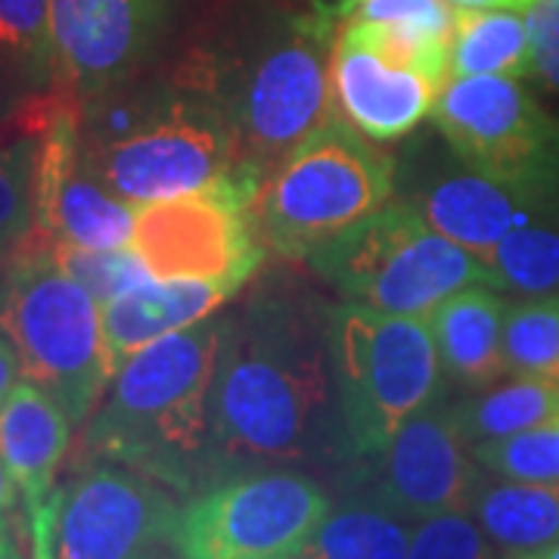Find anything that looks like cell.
I'll return each mask as SVG.
<instances>
[{
  "instance_id": "cell-15",
  "label": "cell",
  "mask_w": 559,
  "mask_h": 559,
  "mask_svg": "<svg viewBox=\"0 0 559 559\" xmlns=\"http://www.w3.org/2000/svg\"><path fill=\"white\" fill-rule=\"evenodd\" d=\"M444 81L389 62L348 25L333 47V97L336 112L364 138L399 140L432 116Z\"/></svg>"
},
{
  "instance_id": "cell-17",
  "label": "cell",
  "mask_w": 559,
  "mask_h": 559,
  "mask_svg": "<svg viewBox=\"0 0 559 559\" xmlns=\"http://www.w3.org/2000/svg\"><path fill=\"white\" fill-rule=\"evenodd\" d=\"M242 286L246 283L240 280L156 277L103 305V333L112 370L119 373L121 364L143 345L209 320V314L234 299Z\"/></svg>"
},
{
  "instance_id": "cell-38",
  "label": "cell",
  "mask_w": 559,
  "mask_h": 559,
  "mask_svg": "<svg viewBox=\"0 0 559 559\" xmlns=\"http://www.w3.org/2000/svg\"><path fill=\"white\" fill-rule=\"evenodd\" d=\"M513 559H559V540L557 544H550V547H540L535 554H522V557H513Z\"/></svg>"
},
{
  "instance_id": "cell-33",
  "label": "cell",
  "mask_w": 559,
  "mask_h": 559,
  "mask_svg": "<svg viewBox=\"0 0 559 559\" xmlns=\"http://www.w3.org/2000/svg\"><path fill=\"white\" fill-rule=\"evenodd\" d=\"M60 491L57 488L50 500L40 507H28V559H60L57 557V513H60Z\"/></svg>"
},
{
  "instance_id": "cell-35",
  "label": "cell",
  "mask_w": 559,
  "mask_h": 559,
  "mask_svg": "<svg viewBox=\"0 0 559 559\" xmlns=\"http://www.w3.org/2000/svg\"><path fill=\"white\" fill-rule=\"evenodd\" d=\"M16 481L10 479V473H7V466H3V460H0V528L7 525V516H10V510H13V500H16Z\"/></svg>"
},
{
  "instance_id": "cell-9",
  "label": "cell",
  "mask_w": 559,
  "mask_h": 559,
  "mask_svg": "<svg viewBox=\"0 0 559 559\" xmlns=\"http://www.w3.org/2000/svg\"><path fill=\"white\" fill-rule=\"evenodd\" d=\"M432 119L463 165L525 193L559 197V121L516 79H448Z\"/></svg>"
},
{
  "instance_id": "cell-1",
  "label": "cell",
  "mask_w": 559,
  "mask_h": 559,
  "mask_svg": "<svg viewBox=\"0 0 559 559\" xmlns=\"http://www.w3.org/2000/svg\"><path fill=\"white\" fill-rule=\"evenodd\" d=\"M330 380H336L330 330L296 301L264 296L221 320L209 469L308 457L323 429Z\"/></svg>"
},
{
  "instance_id": "cell-25",
  "label": "cell",
  "mask_w": 559,
  "mask_h": 559,
  "mask_svg": "<svg viewBox=\"0 0 559 559\" xmlns=\"http://www.w3.org/2000/svg\"><path fill=\"white\" fill-rule=\"evenodd\" d=\"M454 417L469 444L503 439V436H513V432L559 417V382L516 377L513 382H503L479 399L457 404Z\"/></svg>"
},
{
  "instance_id": "cell-29",
  "label": "cell",
  "mask_w": 559,
  "mask_h": 559,
  "mask_svg": "<svg viewBox=\"0 0 559 559\" xmlns=\"http://www.w3.org/2000/svg\"><path fill=\"white\" fill-rule=\"evenodd\" d=\"M0 57L32 79L60 81L50 35V0H0Z\"/></svg>"
},
{
  "instance_id": "cell-37",
  "label": "cell",
  "mask_w": 559,
  "mask_h": 559,
  "mask_svg": "<svg viewBox=\"0 0 559 559\" xmlns=\"http://www.w3.org/2000/svg\"><path fill=\"white\" fill-rule=\"evenodd\" d=\"M0 559H20V547H16V538H13L10 522L0 528Z\"/></svg>"
},
{
  "instance_id": "cell-13",
  "label": "cell",
  "mask_w": 559,
  "mask_h": 559,
  "mask_svg": "<svg viewBox=\"0 0 559 559\" xmlns=\"http://www.w3.org/2000/svg\"><path fill=\"white\" fill-rule=\"evenodd\" d=\"M162 22L165 0H50L57 84L106 100L153 53Z\"/></svg>"
},
{
  "instance_id": "cell-39",
  "label": "cell",
  "mask_w": 559,
  "mask_h": 559,
  "mask_svg": "<svg viewBox=\"0 0 559 559\" xmlns=\"http://www.w3.org/2000/svg\"><path fill=\"white\" fill-rule=\"evenodd\" d=\"M528 3H535V0H520V7H528Z\"/></svg>"
},
{
  "instance_id": "cell-2",
  "label": "cell",
  "mask_w": 559,
  "mask_h": 559,
  "mask_svg": "<svg viewBox=\"0 0 559 559\" xmlns=\"http://www.w3.org/2000/svg\"><path fill=\"white\" fill-rule=\"evenodd\" d=\"M218 348L221 320H200L134 352L87 419V451L168 488L193 491L200 476L212 473Z\"/></svg>"
},
{
  "instance_id": "cell-10",
  "label": "cell",
  "mask_w": 559,
  "mask_h": 559,
  "mask_svg": "<svg viewBox=\"0 0 559 559\" xmlns=\"http://www.w3.org/2000/svg\"><path fill=\"white\" fill-rule=\"evenodd\" d=\"M318 481L299 473H246L193 498L178 516L180 559H289L330 516Z\"/></svg>"
},
{
  "instance_id": "cell-5",
  "label": "cell",
  "mask_w": 559,
  "mask_h": 559,
  "mask_svg": "<svg viewBox=\"0 0 559 559\" xmlns=\"http://www.w3.org/2000/svg\"><path fill=\"white\" fill-rule=\"evenodd\" d=\"M0 336L13 342L22 380L60 401L72 426L94 417L116 380L103 305L40 242L25 240L10 252V271L0 283Z\"/></svg>"
},
{
  "instance_id": "cell-32",
  "label": "cell",
  "mask_w": 559,
  "mask_h": 559,
  "mask_svg": "<svg viewBox=\"0 0 559 559\" xmlns=\"http://www.w3.org/2000/svg\"><path fill=\"white\" fill-rule=\"evenodd\" d=\"M528 44H532V75L559 91V0H535L525 7Z\"/></svg>"
},
{
  "instance_id": "cell-7",
  "label": "cell",
  "mask_w": 559,
  "mask_h": 559,
  "mask_svg": "<svg viewBox=\"0 0 559 559\" xmlns=\"http://www.w3.org/2000/svg\"><path fill=\"white\" fill-rule=\"evenodd\" d=\"M392 190L395 159L333 116L264 180L255 200L259 237L283 259H308L382 209Z\"/></svg>"
},
{
  "instance_id": "cell-34",
  "label": "cell",
  "mask_w": 559,
  "mask_h": 559,
  "mask_svg": "<svg viewBox=\"0 0 559 559\" xmlns=\"http://www.w3.org/2000/svg\"><path fill=\"white\" fill-rule=\"evenodd\" d=\"M22 377L20 370V355H16V348H13V342L7 340V336H0V404L3 399L13 392V385Z\"/></svg>"
},
{
  "instance_id": "cell-40",
  "label": "cell",
  "mask_w": 559,
  "mask_h": 559,
  "mask_svg": "<svg viewBox=\"0 0 559 559\" xmlns=\"http://www.w3.org/2000/svg\"><path fill=\"white\" fill-rule=\"evenodd\" d=\"M289 559H299V557H289Z\"/></svg>"
},
{
  "instance_id": "cell-6",
  "label": "cell",
  "mask_w": 559,
  "mask_h": 559,
  "mask_svg": "<svg viewBox=\"0 0 559 559\" xmlns=\"http://www.w3.org/2000/svg\"><path fill=\"white\" fill-rule=\"evenodd\" d=\"M330 348L345 451L380 457L401 426L439 399L441 358L429 320L345 301L330 314Z\"/></svg>"
},
{
  "instance_id": "cell-19",
  "label": "cell",
  "mask_w": 559,
  "mask_h": 559,
  "mask_svg": "<svg viewBox=\"0 0 559 559\" xmlns=\"http://www.w3.org/2000/svg\"><path fill=\"white\" fill-rule=\"evenodd\" d=\"M503 318L507 308L491 286L460 289L426 318L439 345L441 370L460 389H488L507 373Z\"/></svg>"
},
{
  "instance_id": "cell-4",
  "label": "cell",
  "mask_w": 559,
  "mask_h": 559,
  "mask_svg": "<svg viewBox=\"0 0 559 559\" xmlns=\"http://www.w3.org/2000/svg\"><path fill=\"white\" fill-rule=\"evenodd\" d=\"M84 162L128 205H153L218 187L264 180L246 168L221 109L200 87L178 81L175 91L106 106V119L81 128Z\"/></svg>"
},
{
  "instance_id": "cell-11",
  "label": "cell",
  "mask_w": 559,
  "mask_h": 559,
  "mask_svg": "<svg viewBox=\"0 0 559 559\" xmlns=\"http://www.w3.org/2000/svg\"><path fill=\"white\" fill-rule=\"evenodd\" d=\"M252 187H218L180 200L140 205L134 249L153 277L249 283L264 261Z\"/></svg>"
},
{
  "instance_id": "cell-28",
  "label": "cell",
  "mask_w": 559,
  "mask_h": 559,
  "mask_svg": "<svg viewBox=\"0 0 559 559\" xmlns=\"http://www.w3.org/2000/svg\"><path fill=\"white\" fill-rule=\"evenodd\" d=\"M481 469L513 481H559V417L473 444Z\"/></svg>"
},
{
  "instance_id": "cell-20",
  "label": "cell",
  "mask_w": 559,
  "mask_h": 559,
  "mask_svg": "<svg viewBox=\"0 0 559 559\" xmlns=\"http://www.w3.org/2000/svg\"><path fill=\"white\" fill-rule=\"evenodd\" d=\"M53 103L57 87L0 119V255L16 252L38 224L40 138Z\"/></svg>"
},
{
  "instance_id": "cell-8",
  "label": "cell",
  "mask_w": 559,
  "mask_h": 559,
  "mask_svg": "<svg viewBox=\"0 0 559 559\" xmlns=\"http://www.w3.org/2000/svg\"><path fill=\"white\" fill-rule=\"evenodd\" d=\"M308 264L345 301L407 318H429L460 289L491 286V271L411 202H385L311 252Z\"/></svg>"
},
{
  "instance_id": "cell-12",
  "label": "cell",
  "mask_w": 559,
  "mask_h": 559,
  "mask_svg": "<svg viewBox=\"0 0 559 559\" xmlns=\"http://www.w3.org/2000/svg\"><path fill=\"white\" fill-rule=\"evenodd\" d=\"M178 503L165 485L103 460L60 491V559H162L175 547Z\"/></svg>"
},
{
  "instance_id": "cell-36",
  "label": "cell",
  "mask_w": 559,
  "mask_h": 559,
  "mask_svg": "<svg viewBox=\"0 0 559 559\" xmlns=\"http://www.w3.org/2000/svg\"><path fill=\"white\" fill-rule=\"evenodd\" d=\"M457 10H510L520 7V0H448Z\"/></svg>"
},
{
  "instance_id": "cell-22",
  "label": "cell",
  "mask_w": 559,
  "mask_h": 559,
  "mask_svg": "<svg viewBox=\"0 0 559 559\" xmlns=\"http://www.w3.org/2000/svg\"><path fill=\"white\" fill-rule=\"evenodd\" d=\"M466 75H532V44L525 16L510 10H457L448 79Z\"/></svg>"
},
{
  "instance_id": "cell-3",
  "label": "cell",
  "mask_w": 559,
  "mask_h": 559,
  "mask_svg": "<svg viewBox=\"0 0 559 559\" xmlns=\"http://www.w3.org/2000/svg\"><path fill=\"white\" fill-rule=\"evenodd\" d=\"M333 13L286 16L230 57H205L187 84L227 119L240 159L261 180L336 116Z\"/></svg>"
},
{
  "instance_id": "cell-30",
  "label": "cell",
  "mask_w": 559,
  "mask_h": 559,
  "mask_svg": "<svg viewBox=\"0 0 559 559\" xmlns=\"http://www.w3.org/2000/svg\"><path fill=\"white\" fill-rule=\"evenodd\" d=\"M407 559H498V547L466 510H454L419 522Z\"/></svg>"
},
{
  "instance_id": "cell-24",
  "label": "cell",
  "mask_w": 559,
  "mask_h": 559,
  "mask_svg": "<svg viewBox=\"0 0 559 559\" xmlns=\"http://www.w3.org/2000/svg\"><path fill=\"white\" fill-rule=\"evenodd\" d=\"M491 289L520 293L525 299L559 293V205L510 230L488 259Z\"/></svg>"
},
{
  "instance_id": "cell-16",
  "label": "cell",
  "mask_w": 559,
  "mask_h": 559,
  "mask_svg": "<svg viewBox=\"0 0 559 559\" xmlns=\"http://www.w3.org/2000/svg\"><path fill=\"white\" fill-rule=\"evenodd\" d=\"M411 205L441 237L463 246L488 267L500 240L544 209L559 205V197L525 193L463 165V171H448L423 187Z\"/></svg>"
},
{
  "instance_id": "cell-14",
  "label": "cell",
  "mask_w": 559,
  "mask_h": 559,
  "mask_svg": "<svg viewBox=\"0 0 559 559\" xmlns=\"http://www.w3.org/2000/svg\"><path fill=\"white\" fill-rule=\"evenodd\" d=\"M373 460V503L404 520L423 522L469 510L479 485V463L473 444L460 432L454 407H423Z\"/></svg>"
},
{
  "instance_id": "cell-21",
  "label": "cell",
  "mask_w": 559,
  "mask_h": 559,
  "mask_svg": "<svg viewBox=\"0 0 559 559\" xmlns=\"http://www.w3.org/2000/svg\"><path fill=\"white\" fill-rule=\"evenodd\" d=\"M473 520L507 559L559 540V481H481L469 500Z\"/></svg>"
},
{
  "instance_id": "cell-27",
  "label": "cell",
  "mask_w": 559,
  "mask_h": 559,
  "mask_svg": "<svg viewBox=\"0 0 559 559\" xmlns=\"http://www.w3.org/2000/svg\"><path fill=\"white\" fill-rule=\"evenodd\" d=\"M40 246H47L50 259L57 261L69 277L79 280L100 305H109L124 293L156 280L134 246H124V249H84L72 242H40Z\"/></svg>"
},
{
  "instance_id": "cell-18",
  "label": "cell",
  "mask_w": 559,
  "mask_h": 559,
  "mask_svg": "<svg viewBox=\"0 0 559 559\" xmlns=\"http://www.w3.org/2000/svg\"><path fill=\"white\" fill-rule=\"evenodd\" d=\"M72 441V419L40 385L22 380L0 404V460L22 503L40 507L57 491L53 479Z\"/></svg>"
},
{
  "instance_id": "cell-26",
  "label": "cell",
  "mask_w": 559,
  "mask_h": 559,
  "mask_svg": "<svg viewBox=\"0 0 559 559\" xmlns=\"http://www.w3.org/2000/svg\"><path fill=\"white\" fill-rule=\"evenodd\" d=\"M503 364L513 377L559 382V299L520 301L503 318Z\"/></svg>"
},
{
  "instance_id": "cell-31",
  "label": "cell",
  "mask_w": 559,
  "mask_h": 559,
  "mask_svg": "<svg viewBox=\"0 0 559 559\" xmlns=\"http://www.w3.org/2000/svg\"><path fill=\"white\" fill-rule=\"evenodd\" d=\"M336 13L342 20L399 25L441 40H451L457 20L448 0H340Z\"/></svg>"
},
{
  "instance_id": "cell-23",
  "label": "cell",
  "mask_w": 559,
  "mask_h": 559,
  "mask_svg": "<svg viewBox=\"0 0 559 559\" xmlns=\"http://www.w3.org/2000/svg\"><path fill=\"white\" fill-rule=\"evenodd\" d=\"M411 525L380 503H348L330 510L299 559H407Z\"/></svg>"
}]
</instances>
